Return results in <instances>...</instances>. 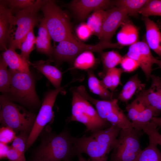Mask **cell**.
Returning <instances> with one entry per match:
<instances>
[{"label":"cell","instance_id":"1","mask_svg":"<svg viewBox=\"0 0 161 161\" xmlns=\"http://www.w3.org/2000/svg\"><path fill=\"white\" fill-rule=\"evenodd\" d=\"M121 129L112 125L94 132L90 136L73 137L77 153H85L92 161H107V155L113 149Z\"/></svg>","mask_w":161,"mask_h":161},{"label":"cell","instance_id":"2","mask_svg":"<svg viewBox=\"0 0 161 161\" xmlns=\"http://www.w3.org/2000/svg\"><path fill=\"white\" fill-rule=\"evenodd\" d=\"M73 137L67 130L49 133L42 139L32 161H71L77 155Z\"/></svg>","mask_w":161,"mask_h":161},{"label":"cell","instance_id":"3","mask_svg":"<svg viewBox=\"0 0 161 161\" xmlns=\"http://www.w3.org/2000/svg\"><path fill=\"white\" fill-rule=\"evenodd\" d=\"M41 10L52 39L59 43L64 41H77L73 35L69 17L55 1L44 0Z\"/></svg>","mask_w":161,"mask_h":161},{"label":"cell","instance_id":"4","mask_svg":"<svg viewBox=\"0 0 161 161\" xmlns=\"http://www.w3.org/2000/svg\"><path fill=\"white\" fill-rule=\"evenodd\" d=\"M0 123L4 126L12 129L15 132L30 134L33 126L36 115L17 105L5 96H0Z\"/></svg>","mask_w":161,"mask_h":161},{"label":"cell","instance_id":"5","mask_svg":"<svg viewBox=\"0 0 161 161\" xmlns=\"http://www.w3.org/2000/svg\"><path fill=\"white\" fill-rule=\"evenodd\" d=\"M11 83L9 92L5 96L12 101L29 107L38 106L40 101L36 93L34 78L30 73L18 72L10 69Z\"/></svg>","mask_w":161,"mask_h":161},{"label":"cell","instance_id":"6","mask_svg":"<svg viewBox=\"0 0 161 161\" xmlns=\"http://www.w3.org/2000/svg\"><path fill=\"white\" fill-rule=\"evenodd\" d=\"M72 114L68 121L83 124L86 131L93 133L103 129L109 123L102 119L89 101L80 95L75 89L72 90Z\"/></svg>","mask_w":161,"mask_h":161},{"label":"cell","instance_id":"7","mask_svg":"<svg viewBox=\"0 0 161 161\" xmlns=\"http://www.w3.org/2000/svg\"><path fill=\"white\" fill-rule=\"evenodd\" d=\"M82 97L95 106L100 117L121 129L133 128L132 124L126 116L118 104V99L111 100H99L92 97L83 85L75 88Z\"/></svg>","mask_w":161,"mask_h":161},{"label":"cell","instance_id":"8","mask_svg":"<svg viewBox=\"0 0 161 161\" xmlns=\"http://www.w3.org/2000/svg\"><path fill=\"white\" fill-rule=\"evenodd\" d=\"M44 0H37L31 6L23 10L16 11L15 32L9 41V48L20 49L21 43L28 33L40 21L38 15Z\"/></svg>","mask_w":161,"mask_h":161},{"label":"cell","instance_id":"9","mask_svg":"<svg viewBox=\"0 0 161 161\" xmlns=\"http://www.w3.org/2000/svg\"><path fill=\"white\" fill-rule=\"evenodd\" d=\"M141 131L134 128L121 129L110 161H135L142 150L140 142Z\"/></svg>","mask_w":161,"mask_h":161},{"label":"cell","instance_id":"10","mask_svg":"<svg viewBox=\"0 0 161 161\" xmlns=\"http://www.w3.org/2000/svg\"><path fill=\"white\" fill-rule=\"evenodd\" d=\"M117 43H112L100 41L95 45L84 44L79 41H62L53 50L54 58L58 63L64 61L73 63L75 58L81 53L86 51L99 52L109 48H121Z\"/></svg>","mask_w":161,"mask_h":161},{"label":"cell","instance_id":"11","mask_svg":"<svg viewBox=\"0 0 161 161\" xmlns=\"http://www.w3.org/2000/svg\"><path fill=\"white\" fill-rule=\"evenodd\" d=\"M53 90H49L45 95L42 105L30 133L25 147L27 150L37 138L45 126L52 121L54 117L53 107L58 94L71 83Z\"/></svg>","mask_w":161,"mask_h":161},{"label":"cell","instance_id":"12","mask_svg":"<svg viewBox=\"0 0 161 161\" xmlns=\"http://www.w3.org/2000/svg\"><path fill=\"white\" fill-rule=\"evenodd\" d=\"M126 54L136 61L144 73L147 80L151 78L152 67L158 59L154 57L145 40L130 46Z\"/></svg>","mask_w":161,"mask_h":161},{"label":"cell","instance_id":"13","mask_svg":"<svg viewBox=\"0 0 161 161\" xmlns=\"http://www.w3.org/2000/svg\"><path fill=\"white\" fill-rule=\"evenodd\" d=\"M151 78L150 87L137 93L136 98L141 105L152 108L158 115L161 112V79L153 74Z\"/></svg>","mask_w":161,"mask_h":161},{"label":"cell","instance_id":"14","mask_svg":"<svg viewBox=\"0 0 161 161\" xmlns=\"http://www.w3.org/2000/svg\"><path fill=\"white\" fill-rule=\"evenodd\" d=\"M128 16L126 10L121 7L115 6L106 11L101 41L111 42L110 41L115 32Z\"/></svg>","mask_w":161,"mask_h":161},{"label":"cell","instance_id":"15","mask_svg":"<svg viewBox=\"0 0 161 161\" xmlns=\"http://www.w3.org/2000/svg\"><path fill=\"white\" fill-rule=\"evenodd\" d=\"M113 5V1L109 0H74L69 6L76 18L83 20L92 11L99 9H104Z\"/></svg>","mask_w":161,"mask_h":161},{"label":"cell","instance_id":"16","mask_svg":"<svg viewBox=\"0 0 161 161\" xmlns=\"http://www.w3.org/2000/svg\"><path fill=\"white\" fill-rule=\"evenodd\" d=\"M13 11L6 6L3 1L0 4V47L5 50L15 25V16Z\"/></svg>","mask_w":161,"mask_h":161},{"label":"cell","instance_id":"17","mask_svg":"<svg viewBox=\"0 0 161 161\" xmlns=\"http://www.w3.org/2000/svg\"><path fill=\"white\" fill-rule=\"evenodd\" d=\"M145 29V41L150 49L161 58V32L157 24L148 17L143 16Z\"/></svg>","mask_w":161,"mask_h":161},{"label":"cell","instance_id":"18","mask_svg":"<svg viewBox=\"0 0 161 161\" xmlns=\"http://www.w3.org/2000/svg\"><path fill=\"white\" fill-rule=\"evenodd\" d=\"M117 35L119 44L123 47L131 46L139 41V29L128 17L122 23Z\"/></svg>","mask_w":161,"mask_h":161},{"label":"cell","instance_id":"19","mask_svg":"<svg viewBox=\"0 0 161 161\" xmlns=\"http://www.w3.org/2000/svg\"><path fill=\"white\" fill-rule=\"evenodd\" d=\"M3 59L10 69L18 72L30 73L29 66L30 63L15 50L9 48L3 52Z\"/></svg>","mask_w":161,"mask_h":161},{"label":"cell","instance_id":"20","mask_svg":"<svg viewBox=\"0 0 161 161\" xmlns=\"http://www.w3.org/2000/svg\"><path fill=\"white\" fill-rule=\"evenodd\" d=\"M49 61L41 60L30 64L43 74L55 89L61 87L63 73L57 67L51 65Z\"/></svg>","mask_w":161,"mask_h":161},{"label":"cell","instance_id":"21","mask_svg":"<svg viewBox=\"0 0 161 161\" xmlns=\"http://www.w3.org/2000/svg\"><path fill=\"white\" fill-rule=\"evenodd\" d=\"M51 39L43 18L40 21L35 44L38 52L50 58L52 56L54 50L51 42Z\"/></svg>","mask_w":161,"mask_h":161},{"label":"cell","instance_id":"22","mask_svg":"<svg viewBox=\"0 0 161 161\" xmlns=\"http://www.w3.org/2000/svg\"><path fill=\"white\" fill-rule=\"evenodd\" d=\"M157 115V112L152 108L141 104L140 109L135 110L129 119L131 121L134 128L142 131L154 117Z\"/></svg>","mask_w":161,"mask_h":161},{"label":"cell","instance_id":"23","mask_svg":"<svg viewBox=\"0 0 161 161\" xmlns=\"http://www.w3.org/2000/svg\"><path fill=\"white\" fill-rule=\"evenodd\" d=\"M145 84L142 83L136 74L131 78L123 87L119 93L118 99L123 102L129 101L136 93L145 89Z\"/></svg>","mask_w":161,"mask_h":161},{"label":"cell","instance_id":"24","mask_svg":"<svg viewBox=\"0 0 161 161\" xmlns=\"http://www.w3.org/2000/svg\"><path fill=\"white\" fill-rule=\"evenodd\" d=\"M88 77V86L90 91L99 96L105 100L113 99V93L105 88L101 84L100 80L96 77L91 69L87 71Z\"/></svg>","mask_w":161,"mask_h":161},{"label":"cell","instance_id":"25","mask_svg":"<svg viewBox=\"0 0 161 161\" xmlns=\"http://www.w3.org/2000/svg\"><path fill=\"white\" fill-rule=\"evenodd\" d=\"M106 14V11L104 9H97L88 17L86 23L91 30L92 34L97 36L100 39Z\"/></svg>","mask_w":161,"mask_h":161},{"label":"cell","instance_id":"26","mask_svg":"<svg viewBox=\"0 0 161 161\" xmlns=\"http://www.w3.org/2000/svg\"><path fill=\"white\" fill-rule=\"evenodd\" d=\"M123 72L121 68L115 67L109 70L100 80L101 84L113 93L120 83L121 77Z\"/></svg>","mask_w":161,"mask_h":161},{"label":"cell","instance_id":"27","mask_svg":"<svg viewBox=\"0 0 161 161\" xmlns=\"http://www.w3.org/2000/svg\"><path fill=\"white\" fill-rule=\"evenodd\" d=\"M149 0H119L113 1L114 5L125 9L128 16L135 17Z\"/></svg>","mask_w":161,"mask_h":161},{"label":"cell","instance_id":"28","mask_svg":"<svg viewBox=\"0 0 161 161\" xmlns=\"http://www.w3.org/2000/svg\"><path fill=\"white\" fill-rule=\"evenodd\" d=\"M103 69L100 75L102 78L109 70L120 64L122 56L116 51L112 50L100 53Z\"/></svg>","mask_w":161,"mask_h":161},{"label":"cell","instance_id":"29","mask_svg":"<svg viewBox=\"0 0 161 161\" xmlns=\"http://www.w3.org/2000/svg\"><path fill=\"white\" fill-rule=\"evenodd\" d=\"M73 63L74 68L87 71L94 66L96 60L92 52L86 51L78 55Z\"/></svg>","mask_w":161,"mask_h":161},{"label":"cell","instance_id":"30","mask_svg":"<svg viewBox=\"0 0 161 161\" xmlns=\"http://www.w3.org/2000/svg\"><path fill=\"white\" fill-rule=\"evenodd\" d=\"M149 145L142 150L135 161H161V152L157 145L149 141Z\"/></svg>","mask_w":161,"mask_h":161},{"label":"cell","instance_id":"31","mask_svg":"<svg viewBox=\"0 0 161 161\" xmlns=\"http://www.w3.org/2000/svg\"><path fill=\"white\" fill-rule=\"evenodd\" d=\"M7 66L1 56L0 61V90L5 96L9 92L11 83L10 74L7 69Z\"/></svg>","mask_w":161,"mask_h":161},{"label":"cell","instance_id":"32","mask_svg":"<svg viewBox=\"0 0 161 161\" xmlns=\"http://www.w3.org/2000/svg\"><path fill=\"white\" fill-rule=\"evenodd\" d=\"M36 37L34 34L32 29L28 33L21 43L20 49L21 50V55L28 61L30 55L34 49V45L36 44Z\"/></svg>","mask_w":161,"mask_h":161},{"label":"cell","instance_id":"33","mask_svg":"<svg viewBox=\"0 0 161 161\" xmlns=\"http://www.w3.org/2000/svg\"><path fill=\"white\" fill-rule=\"evenodd\" d=\"M143 16H161V0H149L139 12Z\"/></svg>","mask_w":161,"mask_h":161},{"label":"cell","instance_id":"34","mask_svg":"<svg viewBox=\"0 0 161 161\" xmlns=\"http://www.w3.org/2000/svg\"><path fill=\"white\" fill-rule=\"evenodd\" d=\"M143 130L148 136L149 141L161 146V134L158 131L157 126L152 121Z\"/></svg>","mask_w":161,"mask_h":161},{"label":"cell","instance_id":"35","mask_svg":"<svg viewBox=\"0 0 161 161\" xmlns=\"http://www.w3.org/2000/svg\"><path fill=\"white\" fill-rule=\"evenodd\" d=\"M29 134L24 132H20L16 136L13 140L11 147L24 154L26 144Z\"/></svg>","mask_w":161,"mask_h":161},{"label":"cell","instance_id":"36","mask_svg":"<svg viewBox=\"0 0 161 161\" xmlns=\"http://www.w3.org/2000/svg\"><path fill=\"white\" fill-rule=\"evenodd\" d=\"M13 12L25 9L33 5L35 1L33 0H10L4 1Z\"/></svg>","mask_w":161,"mask_h":161},{"label":"cell","instance_id":"37","mask_svg":"<svg viewBox=\"0 0 161 161\" xmlns=\"http://www.w3.org/2000/svg\"><path fill=\"white\" fill-rule=\"evenodd\" d=\"M124 72H131L136 70L139 66L137 62L126 54L122 58L120 63Z\"/></svg>","mask_w":161,"mask_h":161},{"label":"cell","instance_id":"38","mask_svg":"<svg viewBox=\"0 0 161 161\" xmlns=\"http://www.w3.org/2000/svg\"><path fill=\"white\" fill-rule=\"evenodd\" d=\"M0 143L7 144L13 141L16 137V133L11 128L4 126L0 129Z\"/></svg>","mask_w":161,"mask_h":161},{"label":"cell","instance_id":"39","mask_svg":"<svg viewBox=\"0 0 161 161\" xmlns=\"http://www.w3.org/2000/svg\"><path fill=\"white\" fill-rule=\"evenodd\" d=\"M76 32L78 38L83 41L88 39L92 34L90 29L85 23H82L78 26Z\"/></svg>","mask_w":161,"mask_h":161},{"label":"cell","instance_id":"40","mask_svg":"<svg viewBox=\"0 0 161 161\" xmlns=\"http://www.w3.org/2000/svg\"><path fill=\"white\" fill-rule=\"evenodd\" d=\"M6 158L10 161H26L24 154L11 146L7 153Z\"/></svg>","mask_w":161,"mask_h":161},{"label":"cell","instance_id":"41","mask_svg":"<svg viewBox=\"0 0 161 161\" xmlns=\"http://www.w3.org/2000/svg\"><path fill=\"white\" fill-rule=\"evenodd\" d=\"M0 159L6 158L7 153L10 147L7 144L0 143Z\"/></svg>","mask_w":161,"mask_h":161},{"label":"cell","instance_id":"42","mask_svg":"<svg viewBox=\"0 0 161 161\" xmlns=\"http://www.w3.org/2000/svg\"><path fill=\"white\" fill-rule=\"evenodd\" d=\"M151 121L154 123L157 127L158 126L161 128V117H154Z\"/></svg>","mask_w":161,"mask_h":161},{"label":"cell","instance_id":"43","mask_svg":"<svg viewBox=\"0 0 161 161\" xmlns=\"http://www.w3.org/2000/svg\"><path fill=\"white\" fill-rule=\"evenodd\" d=\"M77 156L78 157V161H92L90 159L88 160H86L80 154H78Z\"/></svg>","mask_w":161,"mask_h":161},{"label":"cell","instance_id":"44","mask_svg":"<svg viewBox=\"0 0 161 161\" xmlns=\"http://www.w3.org/2000/svg\"><path fill=\"white\" fill-rule=\"evenodd\" d=\"M156 64H157L161 69V59L160 60L158 59Z\"/></svg>","mask_w":161,"mask_h":161}]
</instances>
